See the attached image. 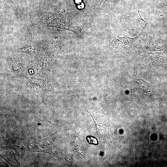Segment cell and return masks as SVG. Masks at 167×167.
Wrapping results in <instances>:
<instances>
[{
	"instance_id": "cell-1",
	"label": "cell",
	"mask_w": 167,
	"mask_h": 167,
	"mask_svg": "<svg viewBox=\"0 0 167 167\" xmlns=\"http://www.w3.org/2000/svg\"><path fill=\"white\" fill-rule=\"evenodd\" d=\"M42 27H54L80 33L81 28L72 19L62 14L50 12L44 15L36 23L32 25Z\"/></svg>"
},
{
	"instance_id": "cell-2",
	"label": "cell",
	"mask_w": 167,
	"mask_h": 167,
	"mask_svg": "<svg viewBox=\"0 0 167 167\" xmlns=\"http://www.w3.org/2000/svg\"><path fill=\"white\" fill-rule=\"evenodd\" d=\"M62 46L60 45H53L42 51L38 58L40 65L50 70Z\"/></svg>"
},
{
	"instance_id": "cell-3",
	"label": "cell",
	"mask_w": 167,
	"mask_h": 167,
	"mask_svg": "<svg viewBox=\"0 0 167 167\" xmlns=\"http://www.w3.org/2000/svg\"><path fill=\"white\" fill-rule=\"evenodd\" d=\"M22 149L18 146H4L1 149V156L12 167L20 166L19 157Z\"/></svg>"
},
{
	"instance_id": "cell-4",
	"label": "cell",
	"mask_w": 167,
	"mask_h": 167,
	"mask_svg": "<svg viewBox=\"0 0 167 167\" xmlns=\"http://www.w3.org/2000/svg\"><path fill=\"white\" fill-rule=\"evenodd\" d=\"M54 139L52 135L42 139L31 143L28 148L31 152H40L53 154L52 145Z\"/></svg>"
},
{
	"instance_id": "cell-5",
	"label": "cell",
	"mask_w": 167,
	"mask_h": 167,
	"mask_svg": "<svg viewBox=\"0 0 167 167\" xmlns=\"http://www.w3.org/2000/svg\"><path fill=\"white\" fill-rule=\"evenodd\" d=\"M8 63L11 71L12 72H19L24 68V59L19 56L10 57L8 60Z\"/></svg>"
},
{
	"instance_id": "cell-6",
	"label": "cell",
	"mask_w": 167,
	"mask_h": 167,
	"mask_svg": "<svg viewBox=\"0 0 167 167\" xmlns=\"http://www.w3.org/2000/svg\"><path fill=\"white\" fill-rule=\"evenodd\" d=\"M15 53H25L31 55L36 52V47L31 44H27L20 46L15 49Z\"/></svg>"
},
{
	"instance_id": "cell-7",
	"label": "cell",
	"mask_w": 167,
	"mask_h": 167,
	"mask_svg": "<svg viewBox=\"0 0 167 167\" xmlns=\"http://www.w3.org/2000/svg\"><path fill=\"white\" fill-rule=\"evenodd\" d=\"M136 83L142 90L145 92L148 91V85L143 80L141 79H138L136 81Z\"/></svg>"
},
{
	"instance_id": "cell-8",
	"label": "cell",
	"mask_w": 167,
	"mask_h": 167,
	"mask_svg": "<svg viewBox=\"0 0 167 167\" xmlns=\"http://www.w3.org/2000/svg\"><path fill=\"white\" fill-rule=\"evenodd\" d=\"M161 6L167 10V0H165L160 4Z\"/></svg>"
}]
</instances>
